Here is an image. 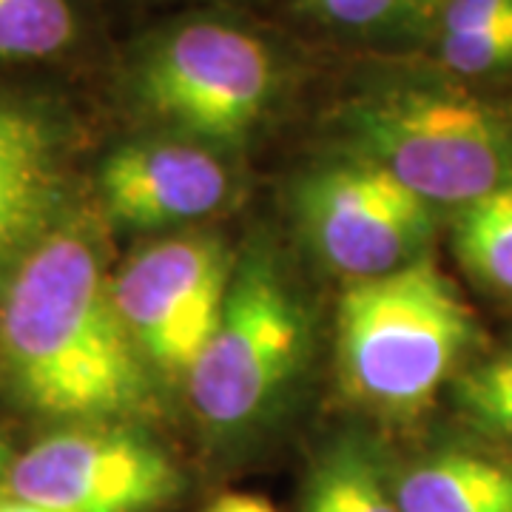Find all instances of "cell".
Returning <instances> with one entry per match:
<instances>
[{"instance_id":"2","label":"cell","mask_w":512,"mask_h":512,"mask_svg":"<svg viewBox=\"0 0 512 512\" xmlns=\"http://www.w3.org/2000/svg\"><path fill=\"white\" fill-rule=\"evenodd\" d=\"M476 339V319L430 256L353 282L339 305V376L350 399L410 416L439 393Z\"/></svg>"},{"instance_id":"12","label":"cell","mask_w":512,"mask_h":512,"mask_svg":"<svg viewBox=\"0 0 512 512\" xmlns=\"http://www.w3.org/2000/svg\"><path fill=\"white\" fill-rule=\"evenodd\" d=\"M453 245L467 274L512 299V185L458 208Z\"/></svg>"},{"instance_id":"7","label":"cell","mask_w":512,"mask_h":512,"mask_svg":"<svg viewBox=\"0 0 512 512\" xmlns=\"http://www.w3.org/2000/svg\"><path fill=\"white\" fill-rule=\"evenodd\" d=\"M231 262L214 237H171L143 248L111 276V299L143 362L188 379L220 319Z\"/></svg>"},{"instance_id":"5","label":"cell","mask_w":512,"mask_h":512,"mask_svg":"<svg viewBox=\"0 0 512 512\" xmlns=\"http://www.w3.org/2000/svg\"><path fill=\"white\" fill-rule=\"evenodd\" d=\"M305 342V316L262 254H251L225 293L220 319L188 373V393L200 419L231 433L256 421L299 365Z\"/></svg>"},{"instance_id":"4","label":"cell","mask_w":512,"mask_h":512,"mask_svg":"<svg viewBox=\"0 0 512 512\" xmlns=\"http://www.w3.org/2000/svg\"><path fill=\"white\" fill-rule=\"evenodd\" d=\"M276 92L271 46L222 18H191L154 35L131 69L140 109L200 146H239L271 111Z\"/></svg>"},{"instance_id":"13","label":"cell","mask_w":512,"mask_h":512,"mask_svg":"<svg viewBox=\"0 0 512 512\" xmlns=\"http://www.w3.org/2000/svg\"><path fill=\"white\" fill-rule=\"evenodd\" d=\"M302 512H399V504L376 461L345 444L313 470Z\"/></svg>"},{"instance_id":"16","label":"cell","mask_w":512,"mask_h":512,"mask_svg":"<svg viewBox=\"0 0 512 512\" xmlns=\"http://www.w3.org/2000/svg\"><path fill=\"white\" fill-rule=\"evenodd\" d=\"M456 402L478 430L512 441V350L458 376Z\"/></svg>"},{"instance_id":"8","label":"cell","mask_w":512,"mask_h":512,"mask_svg":"<svg viewBox=\"0 0 512 512\" xmlns=\"http://www.w3.org/2000/svg\"><path fill=\"white\" fill-rule=\"evenodd\" d=\"M296 211L316 256L353 282L416 262L436 228L430 202L353 157L311 174L296 194Z\"/></svg>"},{"instance_id":"9","label":"cell","mask_w":512,"mask_h":512,"mask_svg":"<svg viewBox=\"0 0 512 512\" xmlns=\"http://www.w3.org/2000/svg\"><path fill=\"white\" fill-rule=\"evenodd\" d=\"M109 214L134 228H168L214 214L228 200L231 177L214 151L180 140L120 146L100 171Z\"/></svg>"},{"instance_id":"11","label":"cell","mask_w":512,"mask_h":512,"mask_svg":"<svg viewBox=\"0 0 512 512\" xmlns=\"http://www.w3.org/2000/svg\"><path fill=\"white\" fill-rule=\"evenodd\" d=\"M393 495L399 512H512V467L473 453H441L410 467Z\"/></svg>"},{"instance_id":"20","label":"cell","mask_w":512,"mask_h":512,"mask_svg":"<svg viewBox=\"0 0 512 512\" xmlns=\"http://www.w3.org/2000/svg\"><path fill=\"white\" fill-rule=\"evenodd\" d=\"M9 470V453H6V447H3V441H0V476Z\"/></svg>"},{"instance_id":"17","label":"cell","mask_w":512,"mask_h":512,"mask_svg":"<svg viewBox=\"0 0 512 512\" xmlns=\"http://www.w3.org/2000/svg\"><path fill=\"white\" fill-rule=\"evenodd\" d=\"M441 63L461 77H490L512 69V20L467 35H439Z\"/></svg>"},{"instance_id":"10","label":"cell","mask_w":512,"mask_h":512,"mask_svg":"<svg viewBox=\"0 0 512 512\" xmlns=\"http://www.w3.org/2000/svg\"><path fill=\"white\" fill-rule=\"evenodd\" d=\"M66 131L43 103L0 94V276L57 225Z\"/></svg>"},{"instance_id":"3","label":"cell","mask_w":512,"mask_h":512,"mask_svg":"<svg viewBox=\"0 0 512 512\" xmlns=\"http://www.w3.org/2000/svg\"><path fill=\"white\" fill-rule=\"evenodd\" d=\"M353 160L382 168L433 208H464L512 185V120L464 92L396 83L339 117Z\"/></svg>"},{"instance_id":"6","label":"cell","mask_w":512,"mask_h":512,"mask_svg":"<svg viewBox=\"0 0 512 512\" xmlns=\"http://www.w3.org/2000/svg\"><path fill=\"white\" fill-rule=\"evenodd\" d=\"M55 512H160L183 493L177 464L120 424H80L32 444L6 490Z\"/></svg>"},{"instance_id":"18","label":"cell","mask_w":512,"mask_h":512,"mask_svg":"<svg viewBox=\"0 0 512 512\" xmlns=\"http://www.w3.org/2000/svg\"><path fill=\"white\" fill-rule=\"evenodd\" d=\"M205 512H276L265 498L259 495H245V493H234V495H222L220 501H214L211 507Z\"/></svg>"},{"instance_id":"14","label":"cell","mask_w":512,"mask_h":512,"mask_svg":"<svg viewBox=\"0 0 512 512\" xmlns=\"http://www.w3.org/2000/svg\"><path fill=\"white\" fill-rule=\"evenodd\" d=\"M299 12L348 35L402 37L439 29L447 0H296Z\"/></svg>"},{"instance_id":"19","label":"cell","mask_w":512,"mask_h":512,"mask_svg":"<svg viewBox=\"0 0 512 512\" xmlns=\"http://www.w3.org/2000/svg\"><path fill=\"white\" fill-rule=\"evenodd\" d=\"M0 512H55V510H46V507L29 504V501H23V498H18V495L0 493Z\"/></svg>"},{"instance_id":"15","label":"cell","mask_w":512,"mask_h":512,"mask_svg":"<svg viewBox=\"0 0 512 512\" xmlns=\"http://www.w3.org/2000/svg\"><path fill=\"white\" fill-rule=\"evenodd\" d=\"M74 0H0V60H49L77 40Z\"/></svg>"},{"instance_id":"1","label":"cell","mask_w":512,"mask_h":512,"mask_svg":"<svg viewBox=\"0 0 512 512\" xmlns=\"http://www.w3.org/2000/svg\"><path fill=\"white\" fill-rule=\"evenodd\" d=\"M0 376L49 419L117 424L154 407L89 225H55L0 276Z\"/></svg>"}]
</instances>
